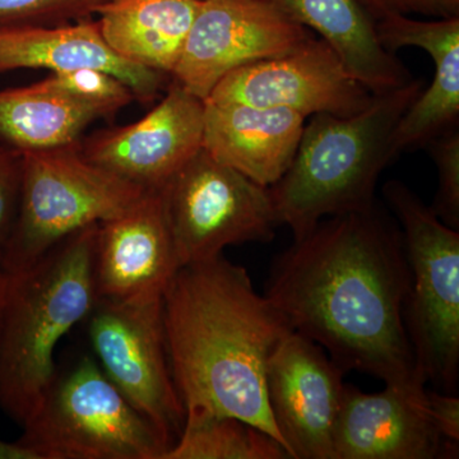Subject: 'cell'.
I'll return each mask as SVG.
<instances>
[{
    "instance_id": "29",
    "label": "cell",
    "mask_w": 459,
    "mask_h": 459,
    "mask_svg": "<svg viewBox=\"0 0 459 459\" xmlns=\"http://www.w3.org/2000/svg\"><path fill=\"white\" fill-rule=\"evenodd\" d=\"M0 459H40L35 452L27 448L22 443L5 442L0 439Z\"/></svg>"
},
{
    "instance_id": "26",
    "label": "cell",
    "mask_w": 459,
    "mask_h": 459,
    "mask_svg": "<svg viewBox=\"0 0 459 459\" xmlns=\"http://www.w3.org/2000/svg\"><path fill=\"white\" fill-rule=\"evenodd\" d=\"M22 160V152L0 144V259L17 216Z\"/></svg>"
},
{
    "instance_id": "12",
    "label": "cell",
    "mask_w": 459,
    "mask_h": 459,
    "mask_svg": "<svg viewBox=\"0 0 459 459\" xmlns=\"http://www.w3.org/2000/svg\"><path fill=\"white\" fill-rule=\"evenodd\" d=\"M343 374L319 344L295 331L272 353L268 406L292 459H336L333 433L346 389Z\"/></svg>"
},
{
    "instance_id": "25",
    "label": "cell",
    "mask_w": 459,
    "mask_h": 459,
    "mask_svg": "<svg viewBox=\"0 0 459 459\" xmlns=\"http://www.w3.org/2000/svg\"><path fill=\"white\" fill-rule=\"evenodd\" d=\"M437 169V195L430 205L440 221L459 230V129H448L425 146Z\"/></svg>"
},
{
    "instance_id": "6",
    "label": "cell",
    "mask_w": 459,
    "mask_h": 459,
    "mask_svg": "<svg viewBox=\"0 0 459 459\" xmlns=\"http://www.w3.org/2000/svg\"><path fill=\"white\" fill-rule=\"evenodd\" d=\"M383 197L394 213L410 268L403 322L425 382L457 394L459 379V232L440 221L413 190L386 181Z\"/></svg>"
},
{
    "instance_id": "14",
    "label": "cell",
    "mask_w": 459,
    "mask_h": 459,
    "mask_svg": "<svg viewBox=\"0 0 459 459\" xmlns=\"http://www.w3.org/2000/svg\"><path fill=\"white\" fill-rule=\"evenodd\" d=\"M180 267L160 190H148L126 212L99 223L96 299L162 298Z\"/></svg>"
},
{
    "instance_id": "15",
    "label": "cell",
    "mask_w": 459,
    "mask_h": 459,
    "mask_svg": "<svg viewBox=\"0 0 459 459\" xmlns=\"http://www.w3.org/2000/svg\"><path fill=\"white\" fill-rule=\"evenodd\" d=\"M333 446L336 459H433L446 457L449 444L429 415L425 386L364 394L346 385Z\"/></svg>"
},
{
    "instance_id": "10",
    "label": "cell",
    "mask_w": 459,
    "mask_h": 459,
    "mask_svg": "<svg viewBox=\"0 0 459 459\" xmlns=\"http://www.w3.org/2000/svg\"><path fill=\"white\" fill-rule=\"evenodd\" d=\"M312 38L271 0H202L171 77L204 101L234 69L283 56Z\"/></svg>"
},
{
    "instance_id": "11",
    "label": "cell",
    "mask_w": 459,
    "mask_h": 459,
    "mask_svg": "<svg viewBox=\"0 0 459 459\" xmlns=\"http://www.w3.org/2000/svg\"><path fill=\"white\" fill-rule=\"evenodd\" d=\"M373 98L344 69L327 42L313 36L290 53L230 72L204 101L285 108L304 117H351L364 110Z\"/></svg>"
},
{
    "instance_id": "8",
    "label": "cell",
    "mask_w": 459,
    "mask_h": 459,
    "mask_svg": "<svg viewBox=\"0 0 459 459\" xmlns=\"http://www.w3.org/2000/svg\"><path fill=\"white\" fill-rule=\"evenodd\" d=\"M160 192L181 267L221 255L229 246L270 243L279 226L270 188L204 147Z\"/></svg>"
},
{
    "instance_id": "9",
    "label": "cell",
    "mask_w": 459,
    "mask_h": 459,
    "mask_svg": "<svg viewBox=\"0 0 459 459\" xmlns=\"http://www.w3.org/2000/svg\"><path fill=\"white\" fill-rule=\"evenodd\" d=\"M84 320L93 358L105 376L174 446L183 431L186 410L169 365L164 296L96 299Z\"/></svg>"
},
{
    "instance_id": "16",
    "label": "cell",
    "mask_w": 459,
    "mask_h": 459,
    "mask_svg": "<svg viewBox=\"0 0 459 459\" xmlns=\"http://www.w3.org/2000/svg\"><path fill=\"white\" fill-rule=\"evenodd\" d=\"M377 35L389 53L415 47L433 59L435 74L428 89L411 102L395 126L392 148L395 157L404 151L425 148L459 122V17L420 21L391 13L377 20Z\"/></svg>"
},
{
    "instance_id": "27",
    "label": "cell",
    "mask_w": 459,
    "mask_h": 459,
    "mask_svg": "<svg viewBox=\"0 0 459 459\" xmlns=\"http://www.w3.org/2000/svg\"><path fill=\"white\" fill-rule=\"evenodd\" d=\"M371 16L379 20L391 13L422 14L433 18L459 17V0H361Z\"/></svg>"
},
{
    "instance_id": "30",
    "label": "cell",
    "mask_w": 459,
    "mask_h": 459,
    "mask_svg": "<svg viewBox=\"0 0 459 459\" xmlns=\"http://www.w3.org/2000/svg\"><path fill=\"white\" fill-rule=\"evenodd\" d=\"M3 281H4V277L0 276V294H2Z\"/></svg>"
},
{
    "instance_id": "19",
    "label": "cell",
    "mask_w": 459,
    "mask_h": 459,
    "mask_svg": "<svg viewBox=\"0 0 459 459\" xmlns=\"http://www.w3.org/2000/svg\"><path fill=\"white\" fill-rule=\"evenodd\" d=\"M271 2L299 25L318 33L344 69L371 95H383L415 80L403 63L380 44L376 18L361 0Z\"/></svg>"
},
{
    "instance_id": "3",
    "label": "cell",
    "mask_w": 459,
    "mask_h": 459,
    "mask_svg": "<svg viewBox=\"0 0 459 459\" xmlns=\"http://www.w3.org/2000/svg\"><path fill=\"white\" fill-rule=\"evenodd\" d=\"M424 89L422 80L389 91L351 117L316 114L291 165L270 186L277 223L305 237L325 217L369 211L377 180L395 159V126Z\"/></svg>"
},
{
    "instance_id": "21",
    "label": "cell",
    "mask_w": 459,
    "mask_h": 459,
    "mask_svg": "<svg viewBox=\"0 0 459 459\" xmlns=\"http://www.w3.org/2000/svg\"><path fill=\"white\" fill-rule=\"evenodd\" d=\"M102 117L39 82L0 91V144L22 153L80 142L87 126Z\"/></svg>"
},
{
    "instance_id": "23",
    "label": "cell",
    "mask_w": 459,
    "mask_h": 459,
    "mask_svg": "<svg viewBox=\"0 0 459 459\" xmlns=\"http://www.w3.org/2000/svg\"><path fill=\"white\" fill-rule=\"evenodd\" d=\"M39 83L45 89L96 108L104 117L117 113L137 100L131 87L115 75L100 69L77 68L51 72L50 75Z\"/></svg>"
},
{
    "instance_id": "1",
    "label": "cell",
    "mask_w": 459,
    "mask_h": 459,
    "mask_svg": "<svg viewBox=\"0 0 459 459\" xmlns=\"http://www.w3.org/2000/svg\"><path fill=\"white\" fill-rule=\"evenodd\" d=\"M410 268L400 226L374 205L323 219L274 259L264 296L343 373L424 388L403 322Z\"/></svg>"
},
{
    "instance_id": "24",
    "label": "cell",
    "mask_w": 459,
    "mask_h": 459,
    "mask_svg": "<svg viewBox=\"0 0 459 459\" xmlns=\"http://www.w3.org/2000/svg\"><path fill=\"white\" fill-rule=\"evenodd\" d=\"M110 0H0V29L69 25L98 14Z\"/></svg>"
},
{
    "instance_id": "13",
    "label": "cell",
    "mask_w": 459,
    "mask_h": 459,
    "mask_svg": "<svg viewBox=\"0 0 459 459\" xmlns=\"http://www.w3.org/2000/svg\"><path fill=\"white\" fill-rule=\"evenodd\" d=\"M204 101L174 82L168 95L138 122L81 140V152L144 190H161L204 146Z\"/></svg>"
},
{
    "instance_id": "22",
    "label": "cell",
    "mask_w": 459,
    "mask_h": 459,
    "mask_svg": "<svg viewBox=\"0 0 459 459\" xmlns=\"http://www.w3.org/2000/svg\"><path fill=\"white\" fill-rule=\"evenodd\" d=\"M285 446L261 429L228 415H186L164 459H289Z\"/></svg>"
},
{
    "instance_id": "5",
    "label": "cell",
    "mask_w": 459,
    "mask_h": 459,
    "mask_svg": "<svg viewBox=\"0 0 459 459\" xmlns=\"http://www.w3.org/2000/svg\"><path fill=\"white\" fill-rule=\"evenodd\" d=\"M22 428L40 459H164L172 446L89 355L56 367Z\"/></svg>"
},
{
    "instance_id": "18",
    "label": "cell",
    "mask_w": 459,
    "mask_h": 459,
    "mask_svg": "<svg viewBox=\"0 0 459 459\" xmlns=\"http://www.w3.org/2000/svg\"><path fill=\"white\" fill-rule=\"evenodd\" d=\"M77 68L115 75L142 102L152 101L165 80V74L117 56L102 39L98 21L90 18L62 26L0 29V74L16 69Z\"/></svg>"
},
{
    "instance_id": "17",
    "label": "cell",
    "mask_w": 459,
    "mask_h": 459,
    "mask_svg": "<svg viewBox=\"0 0 459 459\" xmlns=\"http://www.w3.org/2000/svg\"><path fill=\"white\" fill-rule=\"evenodd\" d=\"M304 122L303 115L290 108L204 101L202 147L217 161L270 188L291 165Z\"/></svg>"
},
{
    "instance_id": "2",
    "label": "cell",
    "mask_w": 459,
    "mask_h": 459,
    "mask_svg": "<svg viewBox=\"0 0 459 459\" xmlns=\"http://www.w3.org/2000/svg\"><path fill=\"white\" fill-rule=\"evenodd\" d=\"M164 323L186 415L235 416L285 446L265 377L272 353L294 329L256 292L246 268L223 255L180 267L164 294Z\"/></svg>"
},
{
    "instance_id": "28",
    "label": "cell",
    "mask_w": 459,
    "mask_h": 459,
    "mask_svg": "<svg viewBox=\"0 0 459 459\" xmlns=\"http://www.w3.org/2000/svg\"><path fill=\"white\" fill-rule=\"evenodd\" d=\"M427 407L431 421L446 443L459 444V400L457 395L427 389Z\"/></svg>"
},
{
    "instance_id": "7",
    "label": "cell",
    "mask_w": 459,
    "mask_h": 459,
    "mask_svg": "<svg viewBox=\"0 0 459 459\" xmlns=\"http://www.w3.org/2000/svg\"><path fill=\"white\" fill-rule=\"evenodd\" d=\"M146 192L87 161L81 141L23 153L20 204L0 259L2 276L31 267L78 230L126 212Z\"/></svg>"
},
{
    "instance_id": "20",
    "label": "cell",
    "mask_w": 459,
    "mask_h": 459,
    "mask_svg": "<svg viewBox=\"0 0 459 459\" xmlns=\"http://www.w3.org/2000/svg\"><path fill=\"white\" fill-rule=\"evenodd\" d=\"M201 3L202 0H110L98 11L100 32L117 56L171 75Z\"/></svg>"
},
{
    "instance_id": "4",
    "label": "cell",
    "mask_w": 459,
    "mask_h": 459,
    "mask_svg": "<svg viewBox=\"0 0 459 459\" xmlns=\"http://www.w3.org/2000/svg\"><path fill=\"white\" fill-rule=\"evenodd\" d=\"M99 223L69 235L31 267L4 277L0 294V410L22 425L50 385L57 342L96 300Z\"/></svg>"
}]
</instances>
